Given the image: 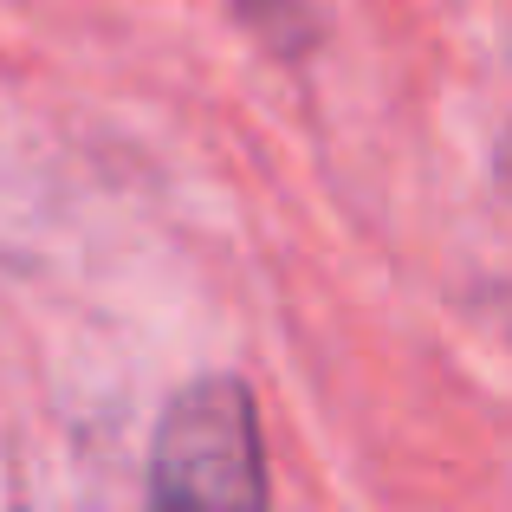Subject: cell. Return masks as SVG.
<instances>
[{
	"mask_svg": "<svg viewBox=\"0 0 512 512\" xmlns=\"http://www.w3.org/2000/svg\"><path fill=\"white\" fill-rule=\"evenodd\" d=\"M506 182H512V143H506Z\"/></svg>",
	"mask_w": 512,
	"mask_h": 512,
	"instance_id": "2",
	"label": "cell"
},
{
	"mask_svg": "<svg viewBox=\"0 0 512 512\" xmlns=\"http://www.w3.org/2000/svg\"><path fill=\"white\" fill-rule=\"evenodd\" d=\"M273 500L260 409L240 376H195L156 415L150 506L169 512H260Z\"/></svg>",
	"mask_w": 512,
	"mask_h": 512,
	"instance_id": "1",
	"label": "cell"
}]
</instances>
